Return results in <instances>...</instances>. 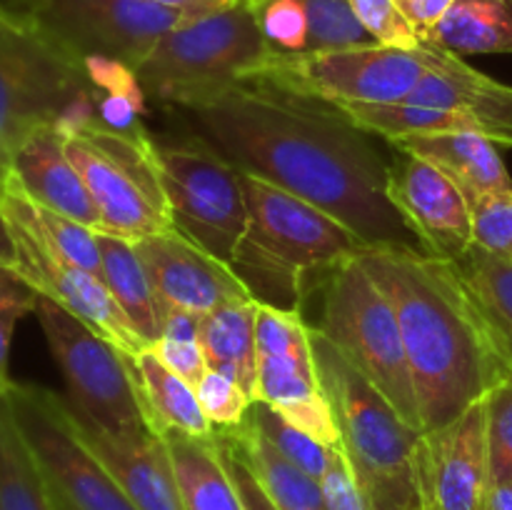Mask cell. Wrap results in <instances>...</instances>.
<instances>
[{
	"label": "cell",
	"instance_id": "1",
	"mask_svg": "<svg viewBox=\"0 0 512 510\" xmlns=\"http://www.w3.org/2000/svg\"><path fill=\"white\" fill-rule=\"evenodd\" d=\"M188 113L200 138L235 168L308 200L353 230L365 248L425 253L390 203V160L375 135L328 100L243 83Z\"/></svg>",
	"mask_w": 512,
	"mask_h": 510
},
{
	"label": "cell",
	"instance_id": "2",
	"mask_svg": "<svg viewBox=\"0 0 512 510\" xmlns=\"http://www.w3.org/2000/svg\"><path fill=\"white\" fill-rule=\"evenodd\" d=\"M398 315L423 433L443 428L510 373L450 260L418 250L358 255Z\"/></svg>",
	"mask_w": 512,
	"mask_h": 510
},
{
	"label": "cell",
	"instance_id": "3",
	"mask_svg": "<svg viewBox=\"0 0 512 510\" xmlns=\"http://www.w3.org/2000/svg\"><path fill=\"white\" fill-rule=\"evenodd\" d=\"M243 188L248 225L230 270L255 303L300 313L308 280L318 273L330 275L363 253V240L308 200L258 175L243 173Z\"/></svg>",
	"mask_w": 512,
	"mask_h": 510
},
{
	"label": "cell",
	"instance_id": "4",
	"mask_svg": "<svg viewBox=\"0 0 512 510\" xmlns=\"http://www.w3.org/2000/svg\"><path fill=\"white\" fill-rule=\"evenodd\" d=\"M320 388L333 413L340 448L363 488L368 510H410L418 500L415 455L423 438L388 398L310 325Z\"/></svg>",
	"mask_w": 512,
	"mask_h": 510
},
{
	"label": "cell",
	"instance_id": "5",
	"mask_svg": "<svg viewBox=\"0 0 512 510\" xmlns=\"http://www.w3.org/2000/svg\"><path fill=\"white\" fill-rule=\"evenodd\" d=\"M103 90L33 15L0 5V193L20 145L38 130L98 118Z\"/></svg>",
	"mask_w": 512,
	"mask_h": 510
},
{
	"label": "cell",
	"instance_id": "6",
	"mask_svg": "<svg viewBox=\"0 0 512 510\" xmlns=\"http://www.w3.org/2000/svg\"><path fill=\"white\" fill-rule=\"evenodd\" d=\"M273 48L258 25L253 0L193 18L160 38L138 65L140 90L158 103L193 110L250 83Z\"/></svg>",
	"mask_w": 512,
	"mask_h": 510
},
{
	"label": "cell",
	"instance_id": "7",
	"mask_svg": "<svg viewBox=\"0 0 512 510\" xmlns=\"http://www.w3.org/2000/svg\"><path fill=\"white\" fill-rule=\"evenodd\" d=\"M65 150L78 168L103 230L125 240L175 228L158 163V143L140 125L118 130L100 118L63 128Z\"/></svg>",
	"mask_w": 512,
	"mask_h": 510
},
{
	"label": "cell",
	"instance_id": "8",
	"mask_svg": "<svg viewBox=\"0 0 512 510\" xmlns=\"http://www.w3.org/2000/svg\"><path fill=\"white\" fill-rule=\"evenodd\" d=\"M315 328L393 403L405 423L423 433L398 315L358 255L325 278Z\"/></svg>",
	"mask_w": 512,
	"mask_h": 510
},
{
	"label": "cell",
	"instance_id": "9",
	"mask_svg": "<svg viewBox=\"0 0 512 510\" xmlns=\"http://www.w3.org/2000/svg\"><path fill=\"white\" fill-rule=\"evenodd\" d=\"M35 318L68 385L65 400L75 418L115 438L153 433L128 353L43 295Z\"/></svg>",
	"mask_w": 512,
	"mask_h": 510
},
{
	"label": "cell",
	"instance_id": "10",
	"mask_svg": "<svg viewBox=\"0 0 512 510\" xmlns=\"http://www.w3.org/2000/svg\"><path fill=\"white\" fill-rule=\"evenodd\" d=\"M5 400L43 473L55 510H138L115 475L78 438L65 398L13 380Z\"/></svg>",
	"mask_w": 512,
	"mask_h": 510
},
{
	"label": "cell",
	"instance_id": "11",
	"mask_svg": "<svg viewBox=\"0 0 512 510\" xmlns=\"http://www.w3.org/2000/svg\"><path fill=\"white\" fill-rule=\"evenodd\" d=\"M433 65V45L418 50L358 45L323 53L270 55L250 83L328 103H403Z\"/></svg>",
	"mask_w": 512,
	"mask_h": 510
},
{
	"label": "cell",
	"instance_id": "12",
	"mask_svg": "<svg viewBox=\"0 0 512 510\" xmlns=\"http://www.w3.org/2000/svg\"><path fill=\"white\" fill-rule=\"evenodd\" d=\"M158 163L175 230L230 265L248 225L243 173L200 135L158 143Z\"/></svg>",
	"mask_w": 512,
	"mask_h": 510
},
{
	"label": "cell",
	"instance_id": "13",
	"mask_svg": "<svg viewBox=\"0 0 512 510\" xmlns=\"http://www.w3.org/2000/svg\"><path fill=\"white\" fill-rule=\"evenodd\" d=\"M28 15L85 68L118 65L130 73L163 35L193 20L148 0H40Z\"/></svg>",
	"mask_w": 512,
	"mask_h": 510
},
{
	"label": "cell",
	"instance_id": "14",
	"mask_svg": "<svg viewBox=\"0 0 512 510\" xmlns=\"http://www.w3.org/2000/svg\"><path fill=\"white\" fill-rule=\"evenodd\" d=\"M0 210L8 220L10 238H13V268L25 283L33 285L38 295L78 315L83 323L98 330L130 358L145 350V343L128 323L123 310L115 305L103 280L75 265L55 245H50V240L25 213L18 188L10 180L0 193Z\"/></svg>",
	"mask_w": 512,
	"mask_h": 510
},
{
	"label": "cell",
	"instance_id": "15",
	"mask_svg": "<svg viewBox=\"0 0 512 510\" xmlns=\"http://www.w3.org/2000/svg\"><path fill=\"white\" fill-rule=\"evenodd\" d=\"M388 198L433 258L458 260L473 248L468 198L435 165L395 150L388 165Z\"/></svg>",
	"mask_w": 512,
	"mask_h": 510
},
{
	"label": "cell",
	"instance_id": "16",
	"mask_svg": "<svg viewBox=\"0 0 512 510\" xmlns=\"http://www.w3.org/2000/svg\"><path fill=\"white\" fill-rule=\"evenodd\" d=\"M165 308L208 315L238 300H253L228 263L170 228L135 243Z\"/></svg>",
	"mask_w": 512,
	"mask_h": 510
},
{
	"label": "cell",
	"instance_id": "17",
	"mask_svg": "<svg viewBox=\"0 0 512 510\" xmlns=\"http://www.w3.org/2000/svg\"><path fill=\"white\" fill-rule=\"evenodd\" d=\"M408 103L458 113L470 133L512 148V85L480 73L438 45H433V65L408 95Z\"/></svg>",
	"mask_w": 512,
	"mask_h": 510
},
{
	"label": "cell",
	"instance_id": "18",
	"mask_svg": "<svg viewBox=\"0 0 512 510\" xmlns=\"http://www.w3.org/2000/svg\"><path fill=\"white\" fill-rule=\"evenodd\" d=\"M418 450L438 510H478L488 488L483 400L470 405L453 423L423 433Z\"/></svg>",
	"mask_w": 512,
	"mask_h": 510
},
{
	"label": "cell",
	"instance_id": "19",
	"mask_svg": "<svg viewBox=\"0 0 512 510\" xmlns=\"http://www.w3.org/2000/svg\"><path fill=\"white\" fill-rule=\"evenodd\" d=\"M73 425L78 438L115 475L138 510H185L168 448L158 433L115 438V435L90 428L75 415Z\"/></svg>",
	"mask_w": 512,
	"mask_h": 510
},
{
	"label": "cell",
	"instance_id": "20",
	"mask_svg": "<svg viewBox=\"0 0 512 510\" xmlns=\"http://www.w3.org/2000/svg\"><path fill=\"white\" fill-rule=\"evenodd\" d=\"M30 200L43 208L103 230L98 208L65 150L63 128L50 125L30 135L10 163V178Z\"/></svg>",
	"mask_w": 512,
	"mask_h": 510
},
{
	"label": "cell",
	"instance_id": "21",
	"mask_svg": "<svg viewBox=\"0 0 512 510\" xmlns=\"http://www.w3.org/2000/svg\"><path fill=\"white\" fill-rule=\"evenodd\" d=\"M328 448L340 445L315 368L313 343L290 353L258 355V398Z\"/></svg>",
	"mask_w": 512,
	"mask_h": 510
},
{
	"label": "cell",
	"instance_id": "22",
	"mask_svg": "<svg viewBox=\"0 0 512 510\" xmlns=\"http://www.w3.org/2000/svg\"><path fill=\"white\" fill-rule=\"evenodd\" d=\"M400 153L415 155L425 163L435 165L448 175L460 193L468 198L470 208L488 195L503 193L512 188L498 143L478 133H430V135H403L388 140Z\"/></svg>",
	"mask_w": 512,
	"mask_h": 510
},
{
	"label": "cell",
	"instance_id": "23",
	"mask_svg": "<svg viewBox=\"0 0 512 510\" xmlns=\"http://www.w3.org/2000/svg\"><path fill=\"white\" fill-rule=\"evenodd\" d=\"M100 260H103V283L113 295L115 305L123 310L128 323L145 343L153 348L163 335L168 308L155 293V285L140 260L133 240L110 233H98Z\"/></svg>",
	"mask_w": 512,
	"mask_h": 510
},
{
	"label": "cell",
	"instance_id": "24",
	"mask_svg": "<svg viewBox=\"0 0 512 510\" xmlns=\"http://www.w3.org/2000/svg\"><path fill=\"white\" fill-rule=\"evenodd\" d=\"M138 380L140 403L153 433H183L195 438H213L215 425L203 413L193 385L165 368L153 348L140 350L130 358Z\"/></svg>",
	"mask_w": 512,
	"mask_h": 510
},
{
	"label": "cell",
	"instance_id": "25",
	"mask_svg": "<svg viewBox=\"0 0 512 510\" xmlns=\"http://www.w3.org/2000/svg\"><path fill=\"white\" fill-rule=\"evenodd\" d=\"M255 300H238L203 318L200 348L208 370L228 375L250 398H258V340H255Z\"/></svg>",
	"mask_w": 512,
	"mask_h": 510
},
{
	"label": "cell",
	"instance_id": "26",
	"mask_svg": "<svg viewBox=\"0 0 512 510\" xmlns=\"http://www.w3.org/2000/svg\"><path fill=\"white\" fill-rule=\"evenodd\" d=\"M173 463L185 510H245L213 438L160 435Z\"/></svg>",
	"mask_w": 512,
	"mask_h": 510
},
{
	"label": "cell",
	"instance_id": "27",
	"mask_svg": "<svg viewBox=\"0 0 512 510\" xmlns=\"http://www.w3.org/2000/svg\"><path fill=\"white\" fill-rule=\"evenodd\" d=\"M215 430H220L240 450L245 463L280 510H328L320 480L285 458L253 425L243 420L238 428Z\"/></svg>",
	"mask_w": 512,
	"mask_h": 510
},
{
	"label": "cell",
	"instance_id": "28",
	"mask_svg": "<svg viewBox=\"0 0 512 510\" xmlns=\"http://www.w3.org/2000/svg\"><path fill=\"white\" fill-rule=\"evenodd\" d=\"M450 263L473 298L500 360L512 373V260L473 245L463 258Z\"/></svg>",
	"mask_w": 512,
	"mask_h": 510
},
{
	"label": "cell",
	"instance_id": "29",
	"mask_svg": "<svg viewBox=\"0 0 512 510\" xmlns=\"http://www.w3.org/2000/svg\"><path fill=\"white\" fill-rule=\"evenodd\" d=\"M423 43L455 55L512 53V0H455Z\"/></svg>",
	"mask_w": 512,
	"mask_h": 510
},
{
	"label": "cell",
	"instance_id": "30",
	"mask_svg": "<svg viewBox=\"0 0 512 510\" xmlns=\"http://www.w3.org/2000/svg\"><path fill=\"white\" fill-rule=\"evenodd\" d=\"M0 510H55L43 473L0 393Z\"/></svg>",
	"mask_w": 512,
	"mask_h": 510
},
{
	"label": "cell",
	"instance_id": "31",
	"mask_svg": "<svg viewBox=\"0 0 512 510\" xmlns=\"http://www.w3.org/2000/svg\"><path fill=\"white\" fill-rule=\"evenodd\" d=\"M245 423L253 425L265 440H270L285 458L293 460V463L298 465V468H303L305 473H310L318 480L320 475L325 473V465H328L330 458L328 445H323L320 440H315L313 435L300 430L298 425H293L288 418H283V415L275 408H270L268 403L253 400L248 415H245Z\"/></svg>",
	"mask_w": 512,
	"mask_h": 510
},
{
	"label": "cell",
	"instance_id": "32",
	"mask_svg": "<svg viewBox=\"0 0 512 510\" xmlns=\"http://www.w3.org/2000/svg\"><path fill=\"white\" fill-rule=\"evenodd\" d=\"M13 183V180H10ZM15 185V183H13ZM18 188V185H15ZM20 200H23L25 213L30 215L35 225H38L40 233L50 240V245L60 250L68 260H73L75 265H80L83 270L93 273L95 278L103 280V260H100V248H98V230L88 228V225L78 223V220L68 218V215H60L55 210L43 208L35 200H30L23 190L18 188Z\"/></svg>",
	"mask_w": 512,
	"mask_h": 510
},
{
	"label": "cell",
	"instance_id": "33",
	"mask_svg": "<svg viewBox=\"0 0 512 510\" xmlns=\"http://www.w3.org/2000/svg\"><path fill=\"white\" fill-rule=\"evenodd\" d=\"M308 18V48L305 53L373 45L368 30L355 15L350 0H303Z\"/></svg>",
	"mask_w": 512,
	"mask_h": 510
},
{
	"label": "cell",
	"instance_id": "34",
	"mask_svg": "<svg viewBox=\"0 0 512 510\" xmlns=\"http://www.w3.org/2000/svg\"><path fill=\"white\" fill-rule=\"evenodd\" d=\"M485 403V438H488V483L512 485V373H505Z\"/></svg>",
	"mask_w": 512,
	"mask_h": 510
},
{
	"label": "cell",
	"instance_id": "35",
	"mask_svg": "<svg viewBox=\"0 0 512 510\" xmlns=\"http://www.w3.org/2000/svg\"><path fill=\"white\" fill-rule=\"evenodd\" d=\"M265 40L280 55H300L308 48V18L303 0H253Z\"/></svg>",
	"mask_w": 512,
	"mask_h": 510
},
{
	"label": "cell",
	"instance_id": "36",
	"mask_svg": "<svg viewBox=\"0 0 512 510\" xmlns=\"http://www.w3.org/2000/svg\"><path fill=\"white\" fill-rule=\"evenodd\" d=\"M38 290L25 283L13 265H0V393L10 388V345H13L15 325L28 313H35Z\"/></svg>",
	"mask_w": 512,
	"mask_h": 510
},
{
	"label": "cell",
	"instance_id": "37",
	"mask_svg": "<svg viewBox=\"0 0 512 510\" xmlns=\"http://www.w3.org/2000/svg\"><path fill=\"white\" fill-rule=\"evenodd\" d=\"M470 210L475 248L512 260V188L478 200Z\"/></svg>",
	"mask_w": 512,
	"mask_h": 510
},
{
	"label": "cell",
	"instance_id": "38",
	"mask_svg": "<svg viewBox=\"0 0 512 510\" xmlns=\"http://www.w3.org/2000/svg\"><path fill=\"white\" fill-rule=\"evenodd\" d=\"M350 3L363 28L378 45L403 50H418L423 45L418 30L410 25L395 0H350Z\"/></svg>",
	"mask_w": 512,
	"mask_h": 510
},
{
	"label": "cell",
	"instance_id": "39",
	"mask_svg": "<svg viewBox=\"0 0 512 510\" xmlns=\"http://www.w3.org/2000/svg\"><path fill=\"white\" fill-rule=\"evenodd\" d=\"M195 395L215 428H238L253 405V398L235 380L215 370L203 375V380L195 385Z\"/></svg>",
	"mask_w": 512,
	"mask_h": 510
},
{
	"label": "cell",
	"instance_id": "40",
	"mask_svg": "<svg viewBox=\"0 0 512 510\" xmlns=\"http://www.w3.org/2000/svg\"><path fill=\"white\" fill-rule=\"evenodd\" d=\"M320 488H323L328 510H368L363 488H360L353 465L345 458L340 445L330 448L328 465H325V473L320 475Z\"/></svg>",
	"mask_w": 512,
	"mask_h": 510
},
{
	"label": "cell",
	"instance_id": "41",
	"mask_svg": "<svg viewBox=\"0 0 512 510\" xmlns=\"http://www.w3.org/2000/svg\"><path fill=\"white\" fill-rule=\"evenodd\" d=\"M215 443H218L220 458H223L225 468H228L230 480H233L235 490H238L240 500H243V508L245 510H280L278 505L270 500V495L265 493V488L260 485V480L255 478L250 465L245 463L240 450L235 448V445L230 443L220 430H215Z\"/></svg>",
	"mask_w": 512,
	"mask_h": 510
},
{
	"label": "cell",
	"instance_id": "42",
	"mask_svg": "<svg viewBox=\"0 0 512 510\" xmlns=\"http://www.w3.org/2000/svg\"><path fill=\"white\" fill-rule=\"evenodd\" d=\"M155 355L165 363V368L173 370L178 378H183L188 385H198L203 375L208 373V360H205L203 348L198 340H175L160 338L153 345Z\"/></svg>",
	"mask_w": 512,
	"mask_h": 510
},
{
	"label": "cell",
	"instance_id": "43",
	"mask_svg": "<svg viewBox=\"0 0 512 510\" xmlns=\"http://www.w3.org/2000/svg\"><path fill=\"white\" fill-rule=\"evenodd\" d=\"M453 3L455 0H395V5L410 20V25L418 30L420 40L428 38L430 30L445 18V13L453 8Z\"/></svg>",
	"mask_w": 512,
	"mask_h": 510
},
{
	"label": "cell",
	"instance_id": "44",
	"mask_svg": "<svg viewBox=\"0 0 512 510\" xmlns=\"http://www.w3.org/2000/svg\"><path fill=\"white\" fill-rule=\"evenodd\" d=\"M200 328H203V315H195L190 310L168 308L165 315L163 335L160 338H175V340H198Z\"/></svg>",
	"mask_w": 512,
	"mask_h": 510
},
{
	"label": "cell",
	"instance_id": "45",
	"mask_svg": "<svg viewBox=\"0 0 512 510\" xmlns=\"http://www.w3.org/2000/svg\"><path fill=\"white\" fill-rule=\"evenodd\" d=\"M148 3L178 10V13H185L188 18H203V15L218 13V10L228 8L235 0H148Z\"/></svg>",
	"mask_w": 512,
	"mask_h": 510
},
{
	"label": "cell",
	"instance_id": "46",
	"mask_svg": "<svg viewBox=\"0 0 512 510\" xmlns=\"http://www.w3.org/2000/svg\"><path fill=\"white\" fill-rule=\"evenodd\" d=\"M478 510H512V485L488 483Z\"/></svg>",
	"mask_w": 512,
	"mask_h": 510
},
{
	"label": "cell",
	"instance_id": "47",
	"mask_svg": "<svg viewBox=\"0 0 512 510\" xmlns=\"http://www.w3.org/2000/svg\"><path fill=\"white\" fill-rule=\"evenodd\" d=\"M15 250H13V238H10L8 220H5L3 210H0V265H13Z\"/></svg>",
	"mask_w": 512,
	"mask_h": 510
},
{
	"label": "cell",
	"instance_id": "48",
	"mask_svg": "<svg viewBox=\"0 0 512 510\" xmlns=\"http://www.w3.org/2000/svg\"><path fill=\"white\" fill-rule=\"evenodd\" d=\"M38 3H40V0H5V3H0V5H5V8H13V10H20V13H30V10H33Z\"/></svg>",
	"mask_w": 512,
	"mask_h": 510
}]
</instances>
